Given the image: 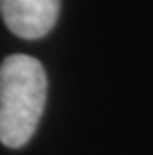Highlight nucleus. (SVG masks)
<instances>
[{
    "label": "nucleus",
    "mask_w": 153,
    "mask_h": 155,
    "mask_svg": "<svg viewBox=\"0 0 153 155\" xmlns=\"http://www.w3.org/2000/svg\"><path fill=\"white\" fill-rule=\"evenodd\" d=\"M48 78L32 56L14 54L0 66V141L22 147L38 127L46 104Z\"/></svg>",
    "instance_id": "obj_1"
},
{
    "label": "nucleus",
    "mask_w": 153,
    "mask_h": 155,
    "mask_svg": "<svg viewBox=\"0 0 153 155\" xmlns=\"http://www.w3.org/2000/svg\"><path fill=\"white\" fill-rule=\"evenodd\" d=\"M60 0H0V14L10 32L26 40L42 38L52 30Z\"/></svg>",
    "instance_id": "obj_2"
}]
</instances>
